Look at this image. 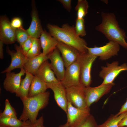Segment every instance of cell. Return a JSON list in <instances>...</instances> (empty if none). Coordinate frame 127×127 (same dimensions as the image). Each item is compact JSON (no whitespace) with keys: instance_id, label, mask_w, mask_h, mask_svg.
<instances>
[{"instance_id":"obj_1","label":"cell","mask_w":127,"mask_h":127,"mask_svg":"<svg viewBox=\"0 0 127 127\" xmlns=\"http://www.w3.org/2000/svg\"><path fill=\"white\" fill-rule=\"evenodd\" d=\"M46 26L50 34L58 41L73 47L82 53L87 52L86 41L77 35L74 25L64 24L60 27L48 24Z\"/></svg>"},{"instance_id":"obj_2","label":"cell","mask_w":127,"mask_h":127,"mask_svg":"<svg viewBox=\"0 0 127 127\" xmlns=\"http://www.w3.org/2000/svg\"><path fill=\"white\" fill-rule=\"evenodd\" d=\"M101 16L102 22L96 27L95 29L103 34L109 41L114 42L127 50L125 32L120 28L115 14L102 12Z\"/></svg>"},{"instance_id":"obj_3","label":"cell","mask_w":127,"mask_h":127,"mask_svg":"<svg viewBox=\"0 0 127 127\" xmlns=\"http://www.w3.org/2000/svg\"><path fill=\"white\" fill-rule=\"evenodd\" d=\"M50 95L49 92L47 91L32 97L20 98L23 107L19 119L24 122L29 120L34 124L40 110L48 104Z\"/></svg>"},{"instance_id":"obj_4","label":"cell","mask_w":127,"mask_h":127,"mask_svg":"<svg viewBox=\"0 0 127 127\" xmlns=\"http://www.w3.org/2000/svg\"><path fill=\"white\" fill-rule=\"evenodd\" d=\"M66 123L68 127H79L91 114L90 107L79 108L68 101Z\"/></svg>"},{"instance_id":"obj_5","label":"cell","mask_w":127,"mask_h":127,"mask_svg":"<svg viewBox=\"0 0 127 127\" xmlns=\"http://www.w3.org/2000/svg\"><path fill=\"white\" fill-rule=\"evenodd\" d=\"M97 57L87 52L82 53L78 58L80 63V83L85 87L90 86L91 83V68Z\"/></svg>"},{"instance_id":"obj_6","label":"cell","mask_w":127,"mask_h":127,"mask_svg":"<svg viewBox=\"0 0 127 127\" xmlns=\"http://www.w3.org/2000/svg\"><path fill=\"white\" fill-rule=\"evenodd\" d=\"M101 68L99 75L103 80L100 85L114 83V81L121 72L127 71V64L124 63L119 65V62L115 61L107 63L106 66H102Z\"/></svg>"},{"instance_id":"obj_7","label":"cell","mask_w":127,"mask_h":127,"mask_svg":"<svg viewBox=\"0 0 127 127\" xmlns=\"http://www.w3.org/2000/svg\"><path fill=\"white\" fill-rule=\"evenodd\" d=\"M90 55L99 57L102 60H107L112 56H117L120 50L119 45L111 41H109L105 45L100 47L95 46L93 48L85 47Z\"/></svg>"},{"instance_id":"obj_8","label":"cell","mask_w":127,"mask_h":127,"mask_svg":"<svg viewBox=\"0 0 127 127\" xmlns=\"http://www.w3.org/2000/svg\"><path fill=\"white\" fill-rule=\"evenodd\" d=\"M84 87L80 84L66 88L67 101L76 107H88L84 91Z\"/></svg>"},{"instance_id":"obj_9","label":"cell","mask_w":127,"mask_h":127,"mask_svg":"<svg viewBox=\"0 0 127 127\" xmlns=\"http://www.w3.org/2000/svg\"><path fill=\"white\" fill-rule=\"evenodd\" d=\"M114 83L100 85L95 87H84L86 101L87 106L90 107L93 103L99 100L103 95L108 93Z\"/></svg>"},{"instance_id":"obj_10","label":"cell","mask_w":127,"mask_h":127,"mask_svg":"<svg viewBox=\"0 0 127 127\" xmlns=\"http://www.w3.org/2000/svg\"><path fill=\"white\" fill-rule=\"evenodd\" d=\"M16 51L11 50L9 47L6 48V51L11 57V60L9 66L1 72V73L11 72L16 68L20 69L24 68V65L27 61L28 59L23 52L20 46L16 44L14 45Z\"/></svg>"},{"instance_id":"obj_11","label":"cell","mask_w":127,"mask_h":127,"mask_svg":"<svg viewBox=\"0 0 127 127\" xmlns=\"http://www.w3.org/2000/svg\"><path fill=\"white\" fill-rule=\"evenodd\" d=\"M65 70L63 79L60 81L65 88L80 84V63L78 58Z\"/></svg>"},{"instance_id":"obj_12","label":"cell","mask_w":127,"mask_h":127,"mask_svg":"<svg viewBox=\"0 0 127 127\" xmlns=\"http://www.w3.org/2000/svg\"><path fill=\"white\" fill-rule=\"evenodd\" d=\"M16 30L12 26L11 22L6 16H0V41L6 44L14 43L16 41Z\"/></svg>"},{"instance_id":"obj_13","label":"cell","mask_w":127,"mask_h":127,"mask_svg":"<svg viewBox=\"0 0 127 127\" xmlns=\"http://www.w3.org/2000/svg\"><path fill=\"white\" fill-rule=\"evenodd\" d=\"M60 53L56 48L47 56L51 62L50 66L51 69L58 80L61 81L64 78L65 70L64 63Z\"/></svg>"},{"instance_id":"obj_14","label":"cell","mask_w":127,"mask_h":127,"mask_svg":"<svg viewBox=\"0 0 127 127\" xmlns=\"http://www.w3.org/2000/svg\"><path fill=\"white\" fill-rule=\"evenodd\" d=\"M46 84L48 88L53 91L54 98L57 105L66 113L68 101L66 88L60 81Z\"/></svg>"},{"instance_id":"obj_15","label":"cell","mask_w":127,"mask_h":127,"mask_svg":"<svg viewBox=\"0 0 127 127\" xmlns=\"http://www.w3.org/2000/svg\"><path fill=\"white\" fill-rule=\"evenodd\" d=\"M57 48L61 54L66 68L76 61L82 53L75 48L59 41Z\"/></svg>"},{"instance_id":"obj_16","label":"cell","mask_w":127,"mask_h":127,"mask_svg":"<svg viewBox=\"0 0 127 127\" xmlns=\"http://www.w3.org/2000/svg\"><path fill=\"white\" fill-rule=\"evenodd\" d=\"M26 72L23 68L20 69V71L17 73L14 72H6V77L3 83L4 88L7 91L15 93L20 87L21 77L24 75Z\"/></svg>"},{"instance_id":"obj_17","label":"cell","mask_w":127,"mask_h":127,"mask_svg":"<svg viewBox=\"0 0 127 127\" xmlns=\"http://www.w3.org/2000/svg\"><path fill=\"white\" fill-rule=\"evenodd\" d=\"M31 16L32 18L30 25L26 29L29 36L33 38L38 39L40 37L43 30L36 7L35 1L32 2V10Z\"/></svg>"},{"instance_id":"obj_18","label":"cell","mask_w":127,"mask_h":127,"mask_svg":"<svg viewBox=\"0 0 127 127\" xmlns=\"http://www.w3.org/2000/svg\"><path fill=\"white\" fill-rule=\"evenodd\" d=\"M46 83H57L60 81L56 78L48 60L45 61L37 71L35 75Z\"/></svg>"},{"instance_id":"obj_19","label":"cell","mask_w":127,"mask_h":127,"mask_svg":"<svg viewBox=\"0 0 127 127\" xmlns=\"http://www.w3.org/2000/svg\"><path fill=\"white\" fill-rule=\"evenodd\" d=\"M40 39L42 53L45 55L49 54L57 48L58 41L45 30L43 31Z\"/></svg>"},{"instance_id":"obj_20","label":"cell","mask_w":127,"mask_h":127,"mask_svg":"<svg viewBox=\"0 0 127 127\" xmlns=\"http://www.w3.org/2000/svg\"><path fill=\"white\" fill-rule=\"evenodd\" d=\"M48 59L47 55H44L42 52L37 56L28 59L24 65V68L26 72L34 76L42 64Z\"/></svg>"},{"instance_id":"obj_21","label":"cell","mask_w":127,"mask_h":127,"mask_svg":"<svg viewBox=\"0 0 127 127\" xmlns=\"http://www.w3.org/2000/svg\"><path fill=\"white\" fill-rule=\"evenodd\" d=\"M34 76L26 72L24 78L21 79L20 87L15 93L16 96L21 97H28L29 88Z\"/></svg>"},{"instance_id":"obj_22","label":"cell","mask_w":127,"mask_h":127,"mask_svg":"<svg viewBox=\"0 0 127 127\" xmlns=\"http://www.w3.org/2000/svg\"><path fill=\"white\" fill-rule=\"evenodd\" d=\"M48 88L46 83L37 77L34 76L29 88L28 97H33L44 92Z\"/></svg>"},{"instance_id":"obj_23","label":"cell","mask_w":127,"mask_h":127,"mask_svg":"<svg viewBox=\"0 0 127 127\" xmlns=\"http://www.w3.org/2000/svg\"><path fill=\"white\" fill-rule=\"evenodd\" d=\"M30 121H21L17 118L5 117L0 118V126L8 127H21L28 124Z\"/></svg>"},{"instance_id":"obj_24","label":"cell","mask_w":127,"mask_h":127,"mask_svg":"<svg viewBox=\"0 0 127 127\" xmlns=\"http://www.w3.org/2000/svg\"><path fill=\"white\" fill-rule=\"evenodd\" d=\"M126 112L117 115H112L104 123L98 127H119V124L125 115Z\"/></svg>"},{"instance_id":"obj_25","label":"cell","mask_w":127,"mask_h":127,"mask_svg":"<svg viewBox=\"0 0 127 127\" xmlns=\"http://www.w3.org/2000/svg\"><path fill=\"white\" fill-rule=\"evenodd\" d=\"M88 3L86 0H78L75 8V10L77 12V18H83L88 13Z\"/></svg>"},{"instance_id":"obj_26","label":"cell","mask_w":127,"mask_h":127,"mask_svg":"<svg viewBox=\"0 0 127 127\" xmlns=\"http://www.w3.org/2000/svg\"><path fill=\"white\" fill-rule=\"evenodd\" d=\"M41 48L40 39L33 38L32 47L27 54L26 57L28 59L39 55L42 53L41 52Z\"/></svg>"},{"instance_id":"obj_27","label":"cell","mask_w":127,"mask_h":127,"mask_svg":"<svg viewBox=\"0 0 127 127\" xmlns=\"http://www.w3.org/2000/svg\"><path fill=\"white\" fill-rule=\"evenodd\" d=\"M17 113L14 108L11 105L9 100L5 101V107L3 111L0 114V118L13 117L17 118Z\"/></svg>"},{"instance_id":"obj_28","label":"cell","mask_w":127,"mask_h":127,"mask_svg":"<svg viewBox=\"0 0 127 127\" xmlns=\"http://www.w3.org/2000/svg\"><path fill=\"white\" fill-rule=\"evenodd\" d=\"M16 41L19 43L20 46H21L30 37L26 29L23 27L16 29Z\"/></svg>"},{"instance_id":"obj_29","label":"cell","mask_w":127,"mask_h":127,"mask_svg":"<svg viewBox=\"0 0 127 127\" xmlns=\"http://www.w3.org/2000/svg\"><path fill=\"white\" fill-rule=\"evenodd\" d=\"M85 20L83 18H76L75 28L77 35L79 36L83 37L86 35L85 30Z\"/></svg>"},{"instance_id":"obj_30","label":"cell","mask_w":127,"mask_h":127,"mask_svg":"<svg viewBox=\"0 0 127 127\" xmlns=\"http://www.w3.org/2000/svg\"><path fill=\"white\" fill-rule=\"evenodd\" d=\"M94 116L90 114L85 121L79 127H98Z\"/></svg>"},{"instance_id":"obj_31","label":"cell","mask_w":127,"mask_h":127,"mask_svg":"<svg viewBox=\"0 0 127 127\" xmlns=\"http://www.w3.org/2000/svg\"><path fill=\"white\" fill-rule=\"evenodd\" d=\"M33 40V38L30 36L21 46H20L23 52L26 56L32 47Z\"/></svg>"},{"instance_id":"obj_32","label":"cell","mask_w":127,"mask_h":127,"mask_svg":"<svg viewBox=\"0 0 127 127\" xmlns=\"http://www.w3.org/2000/svg\"><path fill=\"white\" fill-rule=\"evenodd\" d=\"M11 23L12 26L16 29L23 27L22 20L19 17L13 18L12 20Z\"/></svg>"},{"instance_id":"obj_33","label":"cell","mask_w":127,"mask_h":127,"mask_svg":"<svg viewBox=\"0 0 127 127\" xmlns=\"http://www.w3.org/2000/svg\"><path fill=\"white\" fill-rule=\"evenodd\" d=\"M58 1L60 3L64 8L68 12H70L72 6L71 0H59Z\"/></svg>"},{"instance_id":"obj_34","label":"cell","mask_w":127,"mask_h":127,"mask_svg":"<svg viewBox=\"0 0 127 127\" xmlns=\"http://www.w3.org/2000/svg\"><path fill=\"white\" fill-rule=\"evenodd\" d=\"M44 120L43 115L38 119H36L35 123L34 124L35 127H45L43 123Z\"/></svg>"},{"instance_id":"obj_35","label":"cell","mask_w":127,"mask_h":127,"mask_svg":"<svg viewBox=\"0 0 127 127\" xmlns=\"http://www.w3.org/2000/svg\"><path fill=\"white\" fill-rule=\"evenodd\" d=\"M119 126V127H124L127 126V111L123 118L120 122Z\"/></svg>"},{"instance_id":"obj_36","label":"cell","mask_w":127,"mask_h":127,"mask_svg":"<svg viewBox=\"0 0 127 127\" xmlns=\"http://www.w3.org/2000/svg\"><path fill=\"white\" fill-rule=\"evenodd\" d=\"M127 111V99L125 103L123 105L119 111L116 115H119Z\"/></svg>"},{"instance_id":"obj_37","label":"cell","mask_w":127,"mask_h":127,"mask_svg":"<svg viewBox=\"0 0 127 127\" xmlns=\"http://www.w3.org/2000/svg\"><path fill=\"white\" fill-rule=\"evenodd\" d=\"M3 44L2 41H0V58L1 59L4 58Z\"/></svg>"},{"instance_id":"obj_38","label":"cell","mask_w":127,"mask_h":127,"mask_svg":"<svg viewBox=\"0 0 127 127\" xmlns=\"http://www.w3.org/2000/svg\"><path fill=\"white\" fill-rule=\"evenodd\" d=\"M21 127H35L34 124L31 123L30 121L27 124L24 125Z\"/></svg>"},{"instance_id":"obj_39","label":"cell","mask_w":127,"mask_h":127,"mask_svg":"<svg viewBox=\"0 0 127 127\" xmlns=\"http://www.w3.org/2000/svg\"><path fill=\"white\" fill-rule=\"evenodd\" d=\"M59 127H68L67 124L66 123L65 124L61 125L59 126Z\"/></svg>"},{"instance_id":"obj_40","label":"cell","mask_w":127,"mask_h":127,"mask_svg":"<svg viewBox=\"0 0 127 127\" xmlns=\"http://www.w3.org/2000/svg\"><path fill=\"white\" fill-rule=\"evenodd\" d=\"M0 127H8L0 126Z\"/></svg>"},{"instance_id":"obj_41","label":"cell","mask_w":127,"mask_h":127,"mask_svg":"<svg viewBox=\"0 0 127 127\" xmlns=\"http://www.w3.org/2000/svg\"></svg>"}]
</instances>
